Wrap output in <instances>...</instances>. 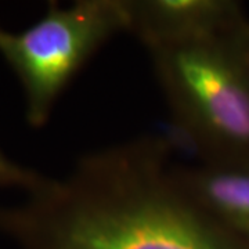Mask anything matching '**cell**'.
Wrapping results in <instances>:
<instances>
[{"label": "cell", "mask_w": 249, "mask_h": 249, "mask_svg": "<svg viewBox=\"0 0 249 249\" xmlns=\"http://www.w3.org/2000/svg\"><path fill=\"white\" fill-rule=\"evenodd\" d=\"M129 29L124 0L50 3L21 34L0 35V54L21 82L31 126L46 124L57 98L82 67L114 36Z\"/></svg>", "instance_id": "obj_3"}, {"label": "cell", "mask_w": 249, "mask_h": 249, "mask_svg": "<svg viewBox=\"0 0 249 249\" xmlns=\"http://www.w3.org/2000/svg\"><path fill=\"white\" fill-rule=\"evenodd\" d=\"M42 178V175L34 170L16 165L0 151V187H21L28 191L35 187Z\"/></svg>", "instance_id": "obj_6"}, {"label": "cell", "mask_w": 249, "mask_h": 249, "mask_svg": "<svg viewBox=\"0 0 249 249\" xmlns=\"http://www.w3.org/2000/svg\"><path fill=\"white\" fill-rule=\"evenodd\" d=\"M241 24L222 35L145 47L172 118L201 162L249 165V72L237 40Z\"/></svg>", "instance_id": "obj_2"}, {"label": "cell", "mask_w": 249, "mask_h": 249, "mask_svg": "<svg viewBox=\"0 0 249 249\" xmlns=\"http://www.w3.org/2000/svg\"><path fill=\"white\" fill-rule=\"evenodd\" d=\"M170 152L160 136L89 152L0 206V230L22 249H249L178 184Z\"/></svg>", "instance_id": "obj_1"}, {"label": "cell", "mask_w": 249, "mask_h": 249, "mask_svg": "<svg viewBox=\"0 0 249 249\" xmlns=\"http://www.w3.org/2000/svg\"><path fill=\"white\" fill-rule=\"evenodd\" d=\"M178 184L198 204L234 232L249 240V165H175Z\"/></svg>", "instance_id": "obj_5"}, {"label": "cell", "mask_w": 249, "mask_h": 249, "mask_svg": "<svg viewBox=\"0 0 249 249\" xmlns=\"http://www.w3.org/2000/svg\"><path fill=\"white\" fill-rule=\"evenodd\" d=\"M1 32H3V29H0V35H1Z\"/></svg>", "instance_id": "obj_8"}, {"label": "cell", "mask_w": 249, "mask_h": 249, "mask_svg": "<svg viewBox=\"0 0 249 249\" xmlns=\"http://www.w3.org/2000/svg\"><path fill=\"white\" fill-rule=\"evenodd\" d=\"M237 40H238V46H240L241 55H242V60L245 62V67L249 72V19L247 18L241 27L238 28V32H237Z\"/></svg>", "instance_id": "obj_7"}, {"label": "cell", "mask_w": 249, "mask_h": 249, "mask_svg": "<svg viewBox=\"0 0 249 249\" xmlns=\"http://www.w3.org/2000/svg\"><path fill=\"white\" fill-rule=\"evenodd\" d=\"M129 29L144 47L230 32L247 17L230 0H124Z\"/></svg>", "instance_id": "obj_4"}]
</instances>
